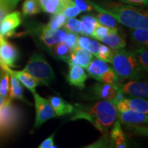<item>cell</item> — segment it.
Returning a JSON list of instances; mask_svg holds the SVG:
<instances>
[{"mask_svg": "<svg viewBox=\"0 0 148 148\" xmlns=\"http://www.w3.org/2000/svg\"><path fill=\"white\" fill-rule=\"evenodd\" d=\"M7 97H3V96L0 95V107L1 106V105L3 104V103L4 102V101L5 100V99H6Z\"/></svg>", "mask_w": 148, "mask_h": 148, "instance_id": "cell-42", "label": "cell"}, {"mask_svg": "<svg viewBox=\"0 0 148 148\" xmlns=\"http://www.w3.org/2000/svg\"><path fill=\"white\" fill-rule=\"evenodd\" d=\"M100 41L106 44L111 49H120L126 46V42L118 32H110L101 38Z\"/></svg>", "mask_w": 148, "mask_h": 148, "instance_id": "cell-21", "label": "cell"}, {"mask_svg": "<svg viewBox=\"0 0 148 148\" xmlns=\"http://www.w3.org/2000/svg\"><path fill=\"white\" fill-rule=\"evenodd\" d=\"M92 59V55L91 53H90L86 49L77 47L74 49L73 51H71L67 63L69 66L79 65L86 69Z\"/></svg>", "mask_w": 148, "mask_h": 148, "instance_id": "cell-16", "label": "cell"}, {"mask_svg": "<svg viewBox=\"0 0 148 148\" xmlns=\"http://www.w3.org/2000/svg\"><path fill=\"white\" fill-rule=\"evenodd\" d=\"M0 66L6 70L9 73L14 75L18 79V81L21 83L22 85L25 86L32 93L36 92V88L40 84V82L38 79L34 78L29 73L22 71V70L21 71H15V70L10 69V67L5 65V64H0Z\"/></svg>", "mask_w": 148, "mask_h": 148, "instance_id": "cell-15", "label": "cell"}, {"mask_svg": "<svg viewBox=\"0 0 148 148\" xmlns=\"http://www.w3.org/2000/svg\"><path fill=\"white\" fill-rule=\"evenodd\" d=\"M10 89V74L0 66V95L7 97Z\"/></svg>", "mask_w": 148, "mask_h": 148, "instance_id": "cell-27", "label": "cell"}, {"mask_svg": "<svg viewBox=\"0 0 148 148\" xmlns=\"http://www.w3.org/2000/svg\"><path fill=\"white\" fill-rule=\"evenodd\" d=\"M110 63L122 81L125 79H138L145 72L134 53L124 49H114Z\"/></svg>", "mask_w": 148, "mask_h": 148, "instance_id": "cell-3", "label": "cell"}, {"mask_svg": "<svg viewBox=\"0 0 148 148\" xmlns=\"http://www.w3.org/2000/svg\"><path fill=\"white\" fill-rule=\"evenodd\" d=\"M52 52L57 58L67 62L71 55V51L69 50L64 42H58L56 43L51 47Z\"/></svg>", "mask_w": 148, "mask_h": 148, "instance_id": "cell-26", "label": "cell"}, {"mask_svg": "<svg viewBox=\"0 0 148 148\" xmlns=\"http://www.w3.org/2000/svg\"><path fill=\"white\" fill-rule=\"evenodd\" d=\"M42 10L49 14L60 12L62 9L67 3L73 0H37Z\"/></svg>", "mask_w": 148, "mask_h": 148, "instance_id": "cell-20", "label": "cell"}, {"mask_svg": "<svg viewBox=\"0 0 148 148\" xmlns=\"http://www.w3.org/2000/svg\"><path fill=\"white\" fill-rule=\"evenodd\" d=\"M119 1L127 4L142 5V6H147L148 3V0H119Z\"/></svg>", "mask_w": 148, "mask_h": 148, "instance_id": "cell-39", "label": "cell"}, {"mask_svg": "<svg viewBox=\"0 0 148 148\" xmlns=\"http://www.w3.org/2000/svg\"><path fill=\"white\" fill-rule=\"evenodd\" d=\"M60 12L63 14L66 18H72L78 15L81 11L79 10L76 5L74 4L73 1H71L64 5Z\"/></svg>", "mask_w": 148, "mask_h": 148, "instance_id": "cell-34", "label": "cell"}, {"mask_svg": "<svg viewBox=\"0 0 148 148\" xmlns=\"http://www.w3.org/2000/svg\"><path fill=\"white\" fill-rule=\"evenodd\" d=\"M9 74H10V89H9L8 97L11 99H17L25 101L22 84L14 75L11 73Z\"/></svg>", "mask_w": 148, "mask_h": 148, "instance_id": "cell-22", "label": "cell"}, {"mask_svg": "<svg viewBox=\"0 0 148 148\" xmlns=\"http://www.w3.org/2000/svg\"><path fill=\"white\" fill-rule=\"evenodd\" d=\"M118 32L117 28H110L105 25H101V24L97 23V25L92 32L91 36L92 38H95L96 40L100 41L101 38H103L105 35H106L108 32Z\"/></svg>", "mask_w": 148, "mask_h": 148, "instance_id": "cell-32", "label": "cell"}, {"mask_svg": "<svg viewBox=\"0 0 148 148\" xmlns=\"http://www.w3.org/2000/svg\"><path fill=\"white\" fill-rule=\"evenodd\" d=\"M118 84H110L106 83H97L89 90L88 97L92 100L112 101L117 94Z\"/></svg>", "mask_w": 148, "mask_h": 148, "instance_id": "cell-8", "label": "cell"}, {"mask_svg": "<svg viewBox=\"0 0 148 148\" xmlns=\"http://www.w3.org/2000/svg\"><path fill=\"white\" fill-rule=\"evenodd\" d=\"M22 112L12 103V99L8 97L0 107V136L10 134L19 125Z\"/></svg>", "mask_w": 148, "mask_h": 148, "instance_id": "cell-5", "label": "cell"}, {"mask_svg": "<svg viewBox=\"0 0 148 148\" xmlns=\"http://www.w3.org/2000/svg\"><path fill=\"white\" fill-rule=\"evenodd\" d=\"M75 4L81 12H86L92 10V7L85 0H73Z\"/></svg>", "mask_w": 148, "mask_h": 148, "instance_id": "cell-37", "label": "cell"}, {"mask_svg": "<svg viewBox=\"0 0 148 148\" xmlns=\"http://www.w3.org/2000/svg\"><path fill=\"white\" fill-rule=\"evenodd\" d=\"M80 21L82 25L81 34L91 36L92 33L98 23L95 17L90 15H85L82 16Z\"/></svg>", "mask_w": 148, "mask_h": 148, "instance_id": "cell-24", "label": "cell"}, {"mask_svg": "<svg viewBox=\"0 0 148 148\" xmlns=\"http://www.w3.org/2000/svg\"><path fill=\"white\" fill-rule=\"evenodd\" d=\"M18 53L13 45L7 41L2 36L0 40V64H5L9 67H14L18 59Z\"/></svg>", "mask_w": 148, "mask_h": 148, "instance_id": "cell-10", "label": "cell"}, {"mask_svg": "<svg viewBox=\"0 0 148 148\" xmlns=\"http://www.w3.org/2000/svg\"><path fill=\"white\" fill-rule=\"evenodd\" d=\"M53 138H54V134L51 135L50 136L46 138L45 140H44L40 144V145L38 146L39 148H52V147H56V146H55L54 143H53Z\"/></svg>", "mask_w": 148, "mask_h": 148, "instance_id": "cell-38", "label": "cell"}, {"mask_svg": "<svg viewBox=\"0 0 148 148\" xmlns=\"http://www.w3.org/2000/svg\"><path fill=\"white\" fill-rule=\"evenodd\" d=\"M100 45L101 44L99 42L86 36H78L77 44V47L86 49L90 53L95 56L97 55Z\"/></svg>", "mask_w": 148, "mask_h": 148, "instance_id": "cell-23", "label": "cell"}, {"mask_svg": "<svg viewBox=\"0 0 148 148\" xmlns=\"http://www.w3.org/2000/svg\"><path fill=\"white\" fill-rule=\"evenodd\" d=\"M1 38H2V36H1V35L0 34V40H1Z\"/></svg>", "mask_w": 148, "mask_h": 148, "instance_id": "cell-43", "label": "cell"}, {"mask_svg": "<svg viewBox=\"0 0 148 148\" xmlns=\"http://www.w3.org/2000/svg\"><path fill=\"white\" fill-rule=\"evenodd\" d=\"M21 23V13L18 11L8 13L0 23V34L3 37L12 36Z\"/></svg>", "mask_w": 148, "mask_h": 148, "instance_id": "cell-11", "label": "cell"}, {"mask_svg": "<svg viewBox=\"0 0 148 148\" xmlns=\"http://www.w3.org/2000/svg\"><path fill=\"white\" fill-rule=\"evenodd\" d=\"M36 109L34 127H38L49 119L56 116V114L48 99L42 97L38 93H33Z\"/></svg>", "mask_w": 148, "mask_h": 148, "instance_id": "cell-7", "label": "cell"}, {"mask_svg": "<svg viewBox=\"0 0 148 148\" xmlns=\"http://www.w3.org/2000/svg\"><path fill=\"white\" fill-rule=\"evenodd\" d=\"M95 18L97 19V22L101 25H105L110 28H117V22L116 19L110 16V14L105 13V12H98V14L95 16Z\"/></svg>", "mask_w": 148, "mask_h": 148, "instance_id": "cell-31", "label": "cell"}, {"mask_svg": "<svg viewBox=\"0 0 148 148\" xmlns=\"http://www.w3.org/2000/svg\"><path fill=\"white\" fill-rule=\"evenodd\" d=\"M86 1L97 12L110 14L116 21L125 26L130 28L148 29V14L145 10L122 3H109L101 6L90 0Z\"/></svg>", "mask_w": 148, "mask_h": 148, "instance_id": "cell-2", "label": "cell"}, {"mask_svg": "<svg viewBox=\"0 0 148 148\" xmlns=\"http://www.w3.org/2000/svg\"><path fill=\"white\" fill-rule=\"evenodd\" d=\"M119 89L124 94L136 97L147 98L148 97L147 84L143 82L130 81L125 84H118Z\"/></svg>", "mask_w": 148, "mask_h": 148, "instance_id": "cell-13", "label": "cell"}, {"mask_svg": "<svg viewBox=\"0 0 148 148\" xmlns=\"http://www.w3.org/2000/svg\"><path fill=\"white\" fill-rule=\"evenodd\" d=\"M21 0H0V1L4 3L10 11L15 8L16 5Z\"/></svg>", "mask_w": 148, "mask_h": 148, "instance_id": "cell-41", "label": "cell"}, {"mask_svg": "<svg viewBox=\"0 0 148 148\" xmlns=\"http://www.w3.org/2000/svg\"><path fill=\"white\" fill-rule=\"evenodd\" d=\"M88 75L82 66L71 65L67 75V81L70 85L76 86L79 88H84L85 82Z\"/></svg>", "mask_w": 148, "mask_h": 148, "instance_id": "cell-17", "label": "cell"}, {"mask_svg": "<svg viewBox=\"0 0 148 148\" xmlns=\"http://www.w3.org/2000/svg\"><path fill=\"white\" fill-rule=\"evenodd\" d=\"M64 26V29L68 32H71L75 34H81L82 32L81 21L73 17L68 18V19L66 20Z\"/></svg>", "mask_w": 148, "mask_h": 148, "instance_id": "cell-33", "label": "cell"}, {"mask_svg": "<svg viewBox=\"0 0 148 148\" xmlns=\"http://www.w3.org/2000/svg\"><path fill=\"white\" fill-rule=\"evenodd\" d=\"M115 106L119 112L131 110L146 114H147L148 112L147 100H145V99L141 97H125L123 100L119 101Z\"/></svg>", "mask_w": 148, "mask_h": 148, "instance_id": "cell-12", "label": "cell"}, {"mask_svg": "<svg viewBox=\"0 0 148 148\" xmlns=\"http://www.w3.org/2000/svg\"><path fill=\"white\" fill-rule=\"evenodd\" d=\"M131 38L133 41L143 47H147L148 32L147 29L143 28H132Z\"/></svg>", "mask_w": 148, "mask_h": 148, "instance_id": "cell-25", "label": "cell"}, {"mask_svg": "<svg viewBox=\"0 0 148 148\" xmlns=\"http://www.w3.org/2000/svg\"><path fill=\"white\" fill-rule=\"evenodd\" d=\"M10 10H9L8 7L4 3L0 1V23L2 21V19L5 17L6 14H8Z\"/></svg>", "mask_w": 148, "mask_h": 148, "instance_id": "cell-40", "label": "cell"}, {"mask_svg": "<svg viewBox=\"0 0 148 148\" xmlns=\"http://www.w3.org/2000/svg\"><path fill=\"white\" fill-rule=\"evenodd\" d=\"M22 71L29 73L46 86H49L55 79V74L50 64L39 53H33Z\"/></svg>", "mask_w": 148, "mask_h": 148, "instance_id": "cell-4", "label": "cell"}, {"mask_svg": "<svg viewBox=\"0 0 148 148\" xmlns=\"http://www.w3.org/2000/svg\"><path fill=\"white\" fill-rule=\"evenodd\" d=\"M146 47H140L138 48L134 52L135 56L137 59L138 63L144 70V71H147L148 68V51Z\"/></svg>", "mask_w": 148, "mask_h": 148, "instance_id": "cell-30", "label": "cell"}, {"mask_svg": "<svg viewBox=\"0 0 148 148\" xmlns=\"http://www.w3.org/2000/svg\"><path fill=\"white\" fill-rule=\"evenodd\" d=\"M66 22V17L61 12H58L56 14H53L51 16L50 21L45 27L47 29L56 30V29H60L61 27L64 26Z\"/></svg>", "mask_w": 148, "mask_h": 148, "instance_id": "cell-29", "label": "cell"}, {"mask_svg": "<svg viewBox=\"0 0 148 148\" xmlns=\"http://www.w3.org/2000/svg\"><path fill=\"white\" fill-rule=\"evenodd\" d=\"M118 120L123 125H143L147 123V114L127 110L123 112L117 111Z\"/></svg>", "mask_w": 148, "mask_h": 148, "instance_id": "cell-14", "label": "cell"}, {"mask_svg": "<svg viewBox=\"0 0 148 148\" xmlns=\"http://www.w3.org/2000/svg\"><path fill=\"white\" fill-rule=\"evenodd\" d=\"M113 50L110 49V47H107L104 45H100L99 48V51L95 56L97 58L101 59L106 62H110V58L112 56Z\"/></svg>", "mask_w": 148, "mask_h": 148, "instance_id": "cell-35", "label": "cell"}, {"mask_svg": "<svg viewBox=\"0 0 148 148\" xmlns=\"http://www.w3.org/2000/svg\"><path fill=\"white\" fill-rule=\"evenodd\" d=\"M23 14L25 16L33 15L39 13L41 11L39 3L37 0H25L22 7Z\"/></svg>", "mask_w": 148, "mask_h": 148, "instance_id": "cell-28", "label": "cell"}, {"mask_svg": "<svg viewBox=\"0 0 148 148\" xmlns=\"http://www.w3.org/2000/svg\"><path fill=\"white\" fill-rule=\"evenodd\" d=\"M78 35L75 33L71 32H68L67 31V34H66V39L64 40V43L67 46V47L69 48V49L71 51L74 50V49H75L77 46V39H78Z\"/></svg>", "mask_w": 148, "mask_h": 148, "instance_id": "cell-36", "label": "cell"}, {"mask_svg": "<svg viewBox=\"0 0 148 148\" xmlns=\"http://www.w3.org/2000/svg\"><path fill=\"white\" fill-rule=\"evenodd\" d=\"M71 120H87L103 136H108L117 117V109L112 101L101 100L92 105L76 104Z\"/></svg>", "mask_w": 148, "mask_h": 148, "instance_id": "cell-1", "label": "cell"}, {"mask_svg": "<svg viewBox=\"0 0 148 148\" xmlns=\"http://www.w3.org/2000/svg\"><path fill=\"white\" fill-rule=\"evenodd\" d=\"M86 71L90 77L99 82L119 84L122 82L112 67L101 59H92L86 67Z\"/></svg>", "mask_w": 148, "mask_h": 148, "instance_id": "cell-6", "label": "cell"}, {"mask_svg": "<svg viewBox=\"0 0 148 148\" xmlns=\"http://www.w3.org/2000/svg\"><path fill=\"white\" fill-rule=\"evenodd\" d=\"M110 147L125 148L127 147L125 135L121 127V123L119 120H116L111 127L109 132Z\"/></svg>", "mask_w": 148, "mask_h": 148, "instance_id": "cell-18", "label": "cell"}, {"mask_svg": "<svg viewBox=\"0 0 148 148\" xmlns=\"http://www.w3.org/2000/svg\"><path fill=\"white\" fill-rule=\"evenodd\" d=\"M36 32L39 33V38L47 47L51 48L58 42H64L66 39L67 31L66 29H58L56 30L47 29L45 25L36 28Z\"/></svg>", "mask_w": 148, "mask_h": 148, "instance_id": "cell-9", "label": "cell"}, {"mask_svg": "<svg viewBox=\"0 0 148 148\" xmlns=\"http://www.w3.org/2000/svg\"><path fill=\"white\" fill-rule=\"evenodd\" d=\"M49 101L54 111L56 116H63L73 113L74 106L66 102L60 97L52 96L49 97Z\"/></svg>", "mask_w": 148, "mask_h": 148, "instance_id": "cell-19", "label": "cell"}]
</instances>
